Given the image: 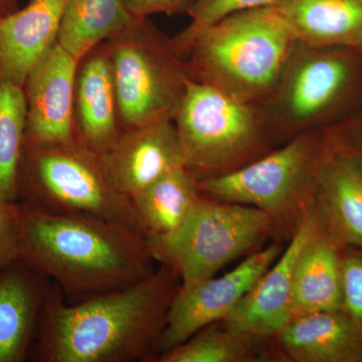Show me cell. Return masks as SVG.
Masks as SVG:
<instances>
[{"mask_svg": "<svg viewBox=\"0 0 362 362\" xmlns=\"http://www.w3.org/2000/svg\"><path fill=\"white\" fill-rule=\"evenodd\" d=\"M20 8V0H0V18Z\"/></svg>", "mask_w": 362, "mask_h": 362, "instance_id": "obj_30", "label": "cell"}, {"mask_svg": "<svg viewBox=\"0 0 362 362\" xmlns=\"http://www.w3.org/2000/svg\"><path fill=\"white\" fill-rule=\"evenodd\" d=\"M349 47L362 52V33L356 37V40H354V42H352V44L350 45Z\"/></svg>", "mask_w": 362, "mask_h": 362, "instance_id": "obj_31", "label": "cell"}, {"mask_svg": "<svg viewBox=\"0 0 362 362\" xmlns=\"http://www.w3.org/2000/svg\"><path fill=\"white\" fill-rule=\"evenodd\" d=\"M270 342L281 361L362 362V328L343 309L292 317Z\"/></svg>", "mask_w": 362, "mask_h": 362, "instance_id": "obj_15", "label": "cell"}, {"mask_svg": "<svg viewBox=\"0 0 362 362\" xmlns=\"http://www.w3.org/2000/svg\"><path fill=\"white\" fill-rule=\"evenodd\" d=\"M185 168L173 169L131 199L146 240H163L180 230L202 197Z\"/></svg>", "mask_w": 362, "mask_h": 362, "instance_id": "obj_21", "label": "cell"}, {"mask_svg": "<svg viewBox=\"0 0 362 362\" xmlns=\"http://www.w3.org/2000/svg\"><path fill=\"white\" fill-rule=\"evenodd\" d=\"M277 238L268 214L257 207L216 201L202 195L177 232L163 240H147L157 263L176 271L181 285L195 284L261 249Z\"/></svg>", "mask_w": 362, "mask_h": 362, "instance_id": "obj_8", "label": "cell"}, {"mask_svg": "<svg viewBox=\"0 0 362 362\" xmlns=\"http://www.w3.org/2000/svg\"><path fill=\"white\" fill-rule=\"evenodd\" d=\"M319 225L313 207L288 246L226 318L228 327L270 340L291 319L293 274L300 251Z\"/></svg>", "mask_w": 362, "mask_h": 362, "instance_id": "obj_13", "label": "cell"}, {"mask_svg": "<svg viewBox=\"0 0 362 362\" xmlns=\"http://www.w3.org/2000/svg\"><path fill=\"white\" fill-rule=\"evenodd\" d=\"M181 284L171 267L135 284L66 303L51 282L30 358L39 362H151Z\"/></svg>", "mask_w": 362, "mask_h": 362, "instance_id": "obj_1", "label": "cell"}, {"mask_svg": "<svg viewBox=\"0 0 362 362\" xmlns=\"http://www.w3.org/2000/svg\"><path fill=\"white\" fill-rule=\"evenodd\" d=\"M277 0H194L187 13L190 23L173 37L176 51L185 58L195 37L207 26L230 14L271 6Z\"/></svg>", "mask_w": 362, "mask_h": 362, "instance_id": "obj_25", "label": "cell"}, {"mask_svg": "<svg viewBox=\"0 0 362 362\" xmlns=\"http://www.w3.org/2000/svg\"><path fill=\"white\" fill-rule=\"evenodd\" d=\"M49 284L21 259L0 270V362L30 359Z\"/></svg>", "mask_w": 362, "mask_h": 362, "instance_id": "obj_18", "label": "cell"}, {"mask_svg": "<svg viewBox=\"0 0 362 362\" xmlns=\"http://www.w3.org/2000/svg\"><path fill=\"white\" fill-rule=\"evenodd\" d=\"M136 18H150L156 14L187 13L194 0H124Z\"/></svg>", "mask_w": 362, "mask_h": 362, "instance_id": "obj_28", "label": "cell"}, {"mask_svg": "<svg viewBox=\"0 0 362 362\" xmlns=\"http://www.w3.org/2000/svg\"><path fill=\"white\" fill-rule=\"evenodd\" d=\"M137 18L124 0H69L58 44L80 62L98 45L127 30Z\"/></svg>", "mask_w": 362, "mask_h": 362, "instance_id": "obj_22", "label": "cell"}, {"mask_svg": "<svg viewBox=\"0 0 362 362\" xmlns=\"http://www.w3.org/2000/svg\"><path fill=\"white\" fill-rule=\"evenodd\" d=\"M319 170L313 209L343 246L362 249V162L333 135Z\"/></svg>", "mask_w": 362, "mask_h": 362, "instance_id": "obj_14", "label": "cell"}, {"mask_svg": "<svg viewBox=\"0 0 362 362\" xmlns=\"http://www.w3.org/2000/svg\"><path fill=\"white\" fill-rule=\"evenodd\" d=\"M18 202L47 213L101 218L144 235L132 201L117 189L100 156L82 141L25 145Z\"/></svg>", "mask_w": 362, "mask_h": 362, "instance_id": "obj_7", "label": "cell"}, {"mask_svg": "<svg viewBox=\"0 0 362 362\" xmlns=\"http://www.w3.org/2000/svg\"><path fill=\"white\" fill-rule=\"evenodd\" d=\"M283 250L280 240H275L221 277L214 276L192 285L180 284L166 315L157 356L230 315Z\"/></svg>", "mask_w": 362, "mask_h": 362, "instance_id": "obj_10", "label": "cell"}, {"mask_svg": "<svg viewBox=\"0 0 362 362\" xmlns=\"http://www.w3.org/2000/svg\"><path fill=\"white\" fill-rule=\"evenodd\" d=\"M173 121L185 168L197 180L239 170L278 147L259 104L192 78Z\"/></svg>", "mask_w": 362, "mask_h": 362, "instance_id": "obj_5", "label": "cell"}, {"mask_svg": "<svg viewBox=\"0 0 362 362\" xmlns=\"http://www.w3.org/2000/svg\"><path fill=\"white\" fill-rule=\"evenodd\" d=\"M78 61L57 42L26 78L25 145L81 141L75 121Z\"/></svg>", "mask_w": 362, "mask_h": 362, "instance_id": "obj_11", "label": "cell"}, {"mask_svg": "<svg viewBox=\"0 0 362 362\" xmlns=\"http://www.w3.org/2000/svg\"><path fill=\"white\" fill-rule=\"evenodd\" d=\"M359 105L361 112L358 115L347 122L335 126L332 128V132L337 141L362 162V96Z\"/></svg>", "mask_w": 362, "mask_h": 362, "instance_id": "obj_29", "label": "cell"}, {"mask_svg": "<svg viewBox=\"0 0 362 362\" xmlns=\"http://www.w3.org/2000/svg\"><path fill=\"white\" fill-rule=\"evenodd\" d=\"M100 158L117 189L130 199L169 171L185 168L173 119L123 129Z\"/></svg>", "mask_w": 362, "mask_h": 362, "instance_id": "obj_12", "label": "cell"}, {"mask_svg": "<svg viewBox=\"0 0 362 362\" xmlns=\"http://www.w3.org/2000/svg\"><path fill=\"white\" fill-rule=\"evenodd\" d=\"M342 309L362 328V249L344 246L341 255Z\"/></svg>", "mask_w": 362, "mask_h": 362, "instance_id": "obj_26", "label": "cell"}, {"mask_svg": "<svg viewBox=\"0 0 362 362\" xmlns=\"http://www.w3.org/2000/svg\"><path fill=\"white\" fill-rule=\"evenodd\" d=\"M26 99L21 86L0 77V202H18L25 149Z\"/></svg>", "mask_w": 362, "mask_h": 362, "instance_id": "obj_24", "label": "cell"}, {"mask_svg": "<svg viewBox=\"0 0 362 362\" xmlns=\"http://www.w3.org/2000/svg\"><path fill=\"white\" fill-rule=\"evenodd\" d=\"M21 202H0V270L20 259Z\"/></svg>", "mask_w": 362, "mask_h": 362, "instance_id": "obj_27", "label": "cell"}, {"mask_svg": "<svg viewBox=\"0 0 362 362\" xmlns=\"http://www.w3.org/2000/svg\"><path fill=\"white\" fill-rule=\"evenodd\" d=\"M74 106L81 141L98 156H102L122 131L107 42L98 45L78 62Z\"/></svg>", "mask_w": 362, "mask_h": 362, "instance_id": "obj_16", "label": "cell"}, {"mask_svg": "<svg viewBox=\"0 0 362 362\" xmlns=\"http://www.w3.org/2000/svg\"><path fill=\"white\" fill-rule=\"evenodd\" d=\"M69 0H30L0 18V77L25 85L35 66L58 42Z\"/></svg>", "mask_w": 362, "mask_h": 362, "instance_id": "obj_17", "label": "cell"}, {"mask_svg": "<svg viewBox=\"0 0 362 362\" xmlns=\"http://www.w3.org/2000/svg\"><path fill=\"white\" fill-rule=\"evenodd\" d=\"M332 140L331 129L306 133L279 145L239 170L197 180L204 197L265 211L279 239H291L313 207L317 178Z\"/></svg>", "mask_w": 362, "mask_h": 362, "instance_id": "obj_6", "label": "cell"}, {"mask_svg": "<svg viewBox=\"0 0 362 362\" xmlns=\"http://www.w3.org/2000/svg\"><path fill=\"white\" fill-rule=\"evenodd\" d=\"M343 247L319 223L305 243L295 264L292 317L342 309Z\"/></svg>", "mask_w": 362, "mask_h": 362, "instance_id": "obj_19", "label": "cell"}, {"mask_svg": "<svg viewBox=\"0 0 362 362\" xmlns=\"http://www.w3.org/2000/svg\"><path fill=\"white\" fill-rule=\"evenodd\" d=\"M21 204L20 259L74 303L135 284L156 271L146 238L127 226Z\"/></svg>", "mask_w": 362, "mask_h": 362, "instance_id": "obj_2", "label": "cell"}, {"mask_svg": "<svg viewBox=\"0 0 362 362\" xmlns=\"http://www.w3.org/2000/svg\"><path fill=\"white\" fill-rule=\"evenodd\" d=\"M107 44L122 130L175 118L192 78L173 37L138 18Z\"/></svg>", "mask_w": 362, "mask_h": 362, "instance_id": "obj_9", "label": "cell"}, {"mask_svg": "<svg viewBox=\"0 0 362 362\" xmlns=\"http://www.w3.org/2000/svg\"><path fill=\"white\" fill-rule=\"evenodd\" d=\"M294 37L271 6L230 14L197 35L187 56L192 80L262 104L278 84Z\"/></svg>", "mask_w": 362, "mask_h": 362, "instance_id": "obj_3", "label": "cell"}, {"mask_svg": "<svg viewBox=\"0 0 362 362\" xmlns=\"http://www.w3.org/2000/svg\"><path fill=\"white\" fill-rule=\"evenodd\" d=\"M361 96V52L295 40L275 90L259 106L279 146L335 127L341 112Z\"/></svg>", "mask_w": 362, "mask_h": 362, "instance_id": "obj_4", "label": "cell"}, {"mask_svg": "<svg viewBox=\"0 0 362 362\" xmlns=\"http://www.w3.org/2000/svg\"><path fill=\"white\" fill-rule=\"evenodd\" d=\"M271 7L305 44L349 47L362 33V0H277Z\"/></svg>", "mask_w": 362, "mask_h": 362, "instance_id": "obj_20", "label": "cell"}, {"mask_svg": "<svg viewBox=\"0 0 362 362\" xmlns=\"http://www.w3.org/2000/svg\"><path fill=\"white\" fill-rule=\"evenodd\" d=\"M281 361L270 340L252 337L218 321L151 362Z\"/></svg>", "mask_w": 362, "mask_h": 362, "instance_id": "obj_23", "label": "cell"}]
</instances>
